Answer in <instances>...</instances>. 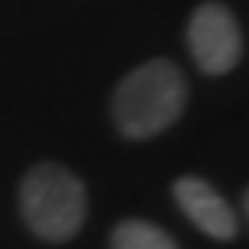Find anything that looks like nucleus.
<instances>
[{
	"label": "nucleus",
	"mask_w": 249,
	"mask_h": 249,
	"mask_svg": "<svg viewBox=\"0 0 249 249\" xmlns=\"http://www.w3.org/2000/svg\"><path fill=\"white\" fill-rule=\"evenodd\" d=\"M19 213L33 236L68 243L88 220V188L58 162H39L19 181Z\"/></svg>",
	"instance_id": "2"
},
{
	"label": "nucleus",
	"mask_w": 249,
	"mask_h": 249,
	"mask_svg": "<svg viewBox=\"0 0 249 249\" xmlns=\"http://www.w3.org/2000/svg\"><path fill=\"white\" fill-rule=\"evenodd\" d=\"M243 211H246V217H249V188H246V194H243Z\"/></svg>",
	"instance_id": "6"
},
{
	"label": "nucleus",
	"mask_w": 249,
	"mask_h": 249,
	"mask_svg": "<svg viewBox=\"0 0 249 249\" xmlns=\"http://www.w3.org/2000/svg\"><path fill=\"white\" fill-rule=\"evenodd\" d=\"M188 104L185 74L168 58L139 65L117 84L110 101L113 126L126 139H152L175 126Z\"/></svg>",
	"instance_id": "1"
},
{
	"label": "nucleus",
	"mask_w": 249,
	"mask_h": 249,
	"mask_svg": "<svg viewBox=\"0 0 249 249\" xmlns=\"http://www.w3.org/2000/svg\"><path fill=\"white\" fill-rule=\"evenodd\" d=\"M110 249H178V243L159 223L129 217L110 230Z\"/></svg>",
	"instance_id": "5"
},
{
	"label": "nucleus",
	"mask_w": 249,
	"mask_h": 249,
	"mask_svg": "<svg viewBox=\"0 0 249 249\" xmlns=\"http://www.w3.org/2000/svg\"><path fill=\"white\" fill-rule=\"evenodd\" d=\"M188 49H191L194 65L204 74L220 78L233 71L243 58V33L236 17L217 0L194 7L188 19Z\"/></svg>",
	"instance_id": "3"
},
{
	"label": "nucleus",
	"mask_w": 249,
	"mask_h": 249,
	"mask_svg": "<svg viewBox=\"0 0 249 249\" xmlns=\"http://www.w3.org/2000/svg\"><path fill=\"white\" fill-rule=\"evenodd\" d=\"M172 197H175V204L181 207V213H185L201 233H207L211 240L230 243V240L240 236L236 211L227 204V197H223L207 178L181 175L175 185H172Z\"/></svg>",
	"instance_id": "4"
}]
</instances>
